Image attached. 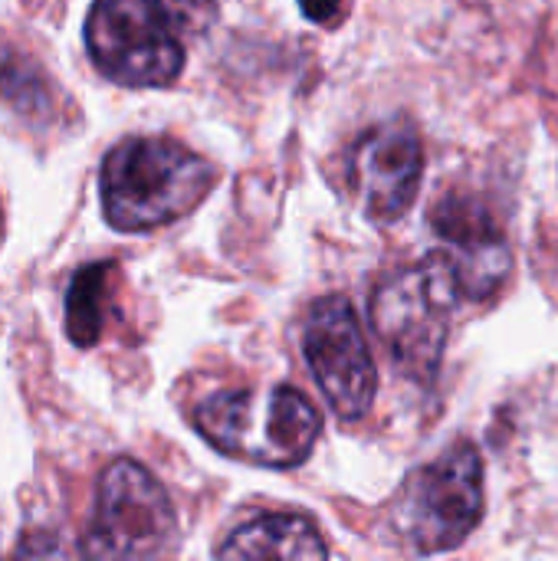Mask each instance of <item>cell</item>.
Masks as SVG:
<instances>
[{
	"label": "cell",
	"mask_w": 558,
	"mask_h": 561,
	"mask_svg": "<svg viewBox=\"0 0 558 561\" xmlns=\"http://www.w3.org/2000/svg\"><path fill=\"white\" fill-rule=\"evenodd\" d=\"M214 181V164L171 138H125L102 161V210L122 233L168 227L187 217Z\"/></svg>",
	"instance_id": "obj_1"
},
{
	"label": "cell",
	"mask_w": 558,
	"mask_h": 561,
	"mask_svg": "<svg viewBox=\"0 0 558 561\" xmlns=\"http://www.w3.org/2000/svg\"><path fill=\"white\" fill-rule=\"evenodd\" d=\"M460 299L457 276L444 253L382 279L372 296V329L408 378L428 385L437 375Z\"/></svg>",
	"instance_id": "obj_3"
},
{
	"label": "cell",
	"mask_w": 558,
	"mask_h": 561,
	"mask_svg": "<svg viewBox=\"0 0 558 561\" xmlns=\"http://www.w3.org/2000/svg\"><path fill=\"white\" fill-rule=\"evenodd\" d=\"M424 148L411 125L388 122L368 131L352 151V184L365 214L378 224L401 220L421 191Z\"/></svg>",
	"instance_id": "obj_8"
},
{
	"label": "cell",
	"mask_w": 558,
	"mask_h": 561,
	"mask_svg": "<svg viewBox=\"0 0 558 561\" xmlns=\"http://www.w3.org/2000/svg\"><path fill=\"white\" fill-rule=\"evenodd\" d=\"M220 559H326L329 546L319 526L296 513H273L240 526L220 549Z\"/></svg>",
	"instance_id": "obj_10"
},
{
	"label": "cell",
	"mask_w": 558,
	"mask_h": 561,
	"mask_svg": "<svg viewBox=\"0 0 558 561\" xmlns=\"http://www.w3.org/2000/svg\"><path fill=\"white\" fill-rule=\"evenodd\" d=\"M161 7L181 36H201L217 16V0H161Z\"/></svg>",
	"instance_id": "obj_13"
},
{
	"label": "cell",
	"mask_w": 558,
	"mask_h": 561,
	"mask_svg": "<svg viewBox=\"0 0 558 561\" xmlns=\"http://www.w3.org/2000/svg\"><path fill=\"white\" fill-rule=\"evenodd\" d=\"M483 519V457L474 444H457L434 463L414 470L395 506L398 539L414 556L451 552Z\"/></svg>",
	"instance_id": "obj_4"
},
{
	"label": "cell",
	"mask_w": 558,
	"mask_h": 561,
	"mask_svg": "<svg viewBox=\"0 0 558 561\" xmlns=\"http://www.w3.org/2000/svg\"><path fill=\"white\" fill-rule=\"evenodd\" d=\"M0 99L20 115H39L49 112V82L33 59L7 49L0 53Z\"/></svg>",
	"instance_id": "obj_12"
},
{
	"label": "cell",
	"mask_w": 558,
	"mask_h": 561,
	"mask_svg": "<svg viewBox=\"0 0 558 561\" xmlns=\"http://www.w3.org/2000/svg\"><path fill=\"white\" fill-rule=\"evenodd\" d=\"M0 230H3V214H0Z\"/></svg>",
	"instance_id": "obj_15"
},
{
	"label": "cell",
	"mask_w": 558,
	"mask_h": 561,
	"mask_svg": "<svg viewBox=\"0 0 558 561\" xmlns=\"http://www.w3.org/2000/svg\"><path fill=\"white\" fill-rule=\"evenodd\" d=\"M112 283L115 263H89L72 276L66 289V335L72 345L92 348L102 339L112 309Z\"/></svg>",
	"instance_id": "obj_11"
},
{
	"label": "cell",
	"mask_w": 558,
	"mask_h": 561,
	"mask_svg": "<svg viewBox=\"0 0 558 561\" xmlns=\"http://www.w3.org/2000/svg\"><path fill=\"white\" fill-rule=\"evenodd\" d=\"M178 516L164 486L135 460L118 457L105 467L95 496V519L86 536V556L148 559L171 549Z\"/></svg>",
	"instance_id": "obj_6"
},
{
	"label": "cell",
	"mask_w": 558,
	"mask_h": 561,
	"mask_svg": "<svg viewBox=\"0 0 558 561\" xmlns=\"http://www.w3.org/2000/svg\"><path fill=\"white\" fill-rule=\"evenodd\" d=\"M86 49L105 79L128 89H164L184 69L181 33L161 0H95Z\"/></svg>",
	"instance_id": "obj_5"
},
{
	"label": "cell",
	"mask_w": 558,
	"mask_h": 561,
	"mask_svg": "<svg viewBox=\"0 0 558 561\" xmlns=\"http://www.w3.org/2000/svg\"><path fill=\"white\" fill-rule=\"evenodd\" d=\"M434 233L447 243L444 256L457 276L460 296L470 302L490 299L510 273V247L493 214L464 194H447L431 214Z\"/></svg>",
	"instance_id": "obj_9"
},
{
	"label": "cell",
	"mask_w": 558,
	"mask_h": 561,
	"mask_svg": "<svg viewBox=\"0 0 558 561\" xmlns=\"http://www.w3.org/2000/svg\"><path fill=\"white\" fill-rule=\"evenodd\" d=\"M299 7L312 23L322 26H335L349 13V0H299Z\"/></svg>",
	"instance_id": "obj_14"
},
{
	"label": "cell",
	"mask_w": 558,
	"mask_h": 561,
	"mask_svg": "<svg viewBox=\"0 0 558 561\" xmlns=\"http://www.w3.org/2000/svg\"><path fill=\"white\" fill-rule=\"evenodd\" d=\"M194 427L214 450L234 460L286 470L312 454L322 417L303 391L273 385L207 398L194 411Z\"/></svg>",
	"instance_id": "obj_2"
},
{
	"label": "cell",
	"mask_w": 558,
	"mask_h": 561,
	"mask_svg": "<svg viewBox=\"0 0 558 561\" xmlns=\"http://www.w3.org/2000/svg\"><path fill=\"white\" fill-rule=\"evenodd\" d=\"M303 352L332 411L342 421L365 417L378 378L362 322L345 296H326L312 306L303 329Z\"/></svg>",
	"instance_id": "obj_7"
}]
</instances>
